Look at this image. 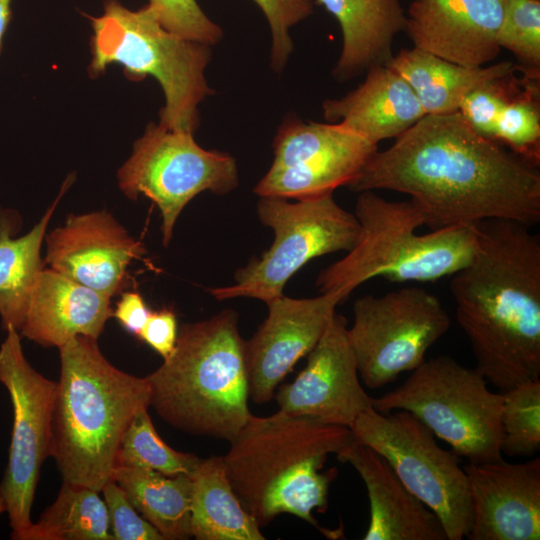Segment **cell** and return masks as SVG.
Wrapping results in <instances>:
<instances>
[{"label": "cell", "instance_id": "cell-28", "mask_svg": "<svg viewBox=\"0 0 540 540\" xmlns=\"http://www.w3.org/2000/svg\"><path fill=\"white\" fill-rule=\"evenodd\" d=\"M100 491L63 482L55 501L22 540H113Z\"/></svg>", "mask_w": 540, "mask_h": 540}, {"label": "cell", "instance_id": "cell-34", "mask_svg": "<svg viewBox=\"0 0 540 540\" xmlns=\"http://www.w3.org/2000/svg\"><path fill=\"white\" fill-rule=\"evenodd\" d=\"M147 5L160 24L179 37L208 46L223 38L222 28L204 13L196 0H149Z\"/></svg>", "mask_w": 540, "mask_h": 540}, {"label": "cell", "instance_id": "cell-25", "mask_svg": "<svg viewBox=\"0 0 540 540\" xmlns=\"http://www.w3.org/2000/svg\"><path fill=\"white\" fill-rule=\"evenodd\" d=\"M60 194L41 220L26 234L15 237L17 219L10 211L0 209V317L2 328L19 331L38 276L43 269L40 251L48 223L64 192Z\"/></svg>", "mask_w": 540, "mask_h": 540}, {"label": "cell", "instance_id": "cell-19", "mask_svg": "<svg viewBox=\"0 0 540 540\" xmlns=\"http://www.w3.org/2000/svg\"><path fill=\"white\" fill-rule=\"evenodd\" d=\"M506 0H414L405 30L414 47L447 61L482 67L501 50Z\"/></svg>", "mask_w": 540, "mask_h": 540}, {"label": "cell", "instance_id": "cell-17", "mask_svg": "<svg viewBox=\"0 0 540 540\" xmlns=\"http://www.w3.org/2000/svg\"><path fill=\"white\" fill-rule=\"evenodd\" d=\"M470 492L469 540L540 539V458L463 466Z\"/></svg>", "mask_w": 540, "mask_h": 540}, {"label": "cell", "instance_id": "cell-1", "mask_svg": "<svg viewBox=\"0 0 540 540\" xmlns=\"http://www.w3.org/2000/svg\"><path fill=\"white\" fill-rule=\"evenodd\" d=\"M347 187L408 195L432 230L540 222L539 166L478 134L458 111L424 115L377 150Z\"/></svg>", "mask_w": 540, "mask_h": 540}, {"label": "cell", "instance_id": "cell-35", "mask_svg": "<svg viewBox=\"0 0 540 540\" xmlns=\"http://www.w3.org/2000/svg\"><path fill=\"white\" fill-rule=\"evenodd\" d=\"M266 17L271 32L270 67L281 73L293 52L290 29L313 13V0H252Z\"/></svg>", "mask_w": 540, "mask_h": 540}, {"label": "cell", "instance_id": "cell-12", "mask_svg": "<svg viewBox=\"0 0 540 540\" xmlns=\"http://www.w3.org/2000/svg\"><path fill=\"white\" fill-rule=\"evenodd\" d=\"M353 314L347 339L358 374L371 389L416 369L451 325L441 301L417 286L358 298Z\"/></svg>", "mask_w": 540, "mask_h": 540}, {"label": "cell", "instance_id": "cell-40", "mask_svg": "<svg viewBox=\"0 0 540 540\" xmlns=\"http://www.w3.org/2000/svg\"><path fill=\"white\" fill-rule=\"evenodd\" d=\"M6 512H7L6 504H5L4 498H3L1 490H0V518H1L2 514L6 513Z\"/></svg>", "mask_w": 540, "mask_h": 540}, {"label": "cell", "instance_id": "cell-14", "mask_svg": "<svg viewBox=\"0 0 540 540\" xmlns=\"http://www.w3.org/2000/svg\"><path fill=\"white\" fill-rule=\"evenodd\" d=\"M378 150L341 123L287 116L273 141L274 159L254 187L260 197L306 199L348 185Z\"/></svg>", "mask_w": 540, "mask_h": 540}, {"label": "cell", "instance_id": "cell-7", "mask_svg": "<svg viewBox=\"0 0 540 540\" xmlns=\"http://www.w3.org/2000/svg\"><path fill=\"white\" fill-rule=\"evenodd\" d=\"M89 18L90 76L100 75L113 63L122 65L132 80L152 76L165 100L158 123L194 134L200 125L199 105L214 94L205 76L211 46L171 33L148 5L130 10L119 0H105L103 13Z\"/></svg>", "mask_w": 540, "mask_h": 540}, {"label": "cell", "instance_id": "cell-8", "mask_svg": "<svg viewBox=\"0 0 540 540\" xmlns=\"http://www.w3.org/2000/svg\"><path fill=\"white\" fill-rule=\"evenodd\" d=\"M502 392H493L476 369L449 356L425 360L402 385L371 399L381 413H412L452 451L471 463L502 460Z\"/></svg>", "mask_w": 540, "mask_h": 540}, {"label": "cell", "instance_id": "cell-20", "mask_svg": "<svg viewBox=\"0 0 540 540\" xmlns=\"http://www.w3.org/2000/svg\"><path fill=\"white\" fill-rule=\"evenodd\" d=\"M336 456L354 467L367 490L370 521L363 540H447L437 515L378 452L354 438Z\"/></svg>", "mask_w": 540, "mask_h": 540}, {"label": "cell", "instance_id": "cell-29", "mask_svg": "<svg viewBox=\"0 0 540 540\" xmlns=\"http://www.w3.org/2000/svg\"><path fill=\"white\" fill-rule=\"evenodd\" d=\"M201 460L194 454L170 447L159 436L146 408L139 411L128 426L116 454L115 466L145 468L167 476H192Z\"/></svg>", "mask_w": 540, "mask_h": 540}, {"label": "cell", "instance_id": "cell-23", "mask_svg": "<svg viewBox=\"0 0 540 540\" xmlns=\"http://www.w3.org/2000/svg\"><path fill=\"white\" fill-rule=\"evenodd\" d=\"M338 21L342 48L332 75L349 81L379 65L392 54L395 36L405 30L400 0H317Z\"/></svg>", "mask_w": 540, "mask_h": 540}, {"label": "cell", "instance_id": "cell-38", "mask_svg": "<svg viewBox=\"0 0 540 540\" xmlns=\"http://www.w3.org/2000/svg\"><path fill=\"white\" fill-rule=\"evenodd\" d=\"M150 312L140 294L126 292L122 294L113 315L127 332L138 337Z\"/></svg>", "mask_w": 540, "mask_h": 540}, {"label": "cell", "instance_id": "cell-18", "mask_svg": "<svg viewBox=\"0 0 540 540\" xmlns=\"http://www.w3.org/2000/svg\"><path fill=\"white\" fill-rule=\"evenodd\" d=\"M45 262L51 269L109 297L122 286L142 244L106 211L70 215L46 236Z\"/></svg>", "mask_w": 540, "mask_h": 540}, {"label": "cell", "instance_id": "cell-32", "mask_svg": "<svg viewBox=\"0 0 540 540\" xmlns=\"http://www.w3.org/2000/svg\"><path fill=\"white\" fill-rule=\"evenodd\" d=\"M497 42L520 70L540 72V0H506Z\"/></svg>", "mask_w": 540, "mask_h": 540}, {"label": "cell", "instance_id": "cell-27", "mask_svg": "<svg viewBox=\"0 0 540 540\" xmlns=\"http://www.w3.org/2000/svg\"><path fill=\"white\" fill-rule=\"evenodd\" d=\"M112 480L165 540L191 537L192 476H167L130 466H115Z\"/></svg>", "mask_w": 540, "mask_h": 540}, {"label": "cell", "instance_id": "cell-9", "mask_svg": "<svg viewBox=\"0 0 540 540\" xmlns=\"http://www.w3.org/2000/svg\"><path fill=\"white\" fill-rule=\"evenodd\" d=\"M257 214L273 230L274 241L237 270L232 285L209 289L217 300L246 297L268 303L283 295L288 280L312 259L349 251L359 232L355 214L342 208L333 193L295 202L260 197Z\"/></svg>", "mask_w": 540, "mask_h": 540}, {"label": "cell", "instance_id": "cell-33", "mask_svg": "<svg viewBox=\"0 0 540 540\" xmlns=\"http://www.w3.org/2000/svg\"><path fill=\"white\" fill-rule=\"evenodd\" d=\"M516 73L484 82L460 102L458 112L481 136L495 141L497 120L522 86V76L517 77Z\"/></svg>", "mask_w": 540, "mask_h": 540}, {"label": "cell", "instance_id": "cell-37", "mask_svg": "<svg viewBox=\"0 0 540 540\" xmlns=\"http://www.w3.org/2000/svg\"><path fill=\"white\" fill-rule=\"evenodd\" d=\"M178 336L177 319L173 311H151L138 338L149 345L163 359L173 352Z\"/></svg>", "mask_w": 540, "mask_h": 540}, {"label": "cell", "instance_id": "cell-39", "mask_svg": "<svg viewBox=\"0 0 540 540\" xmlns=\"http://www.w3.org/2000/svg\"><path fill=\"white\" fill-rule=\"evenodd\" d=\"M13 0H0V50L2 40L11 20V4Z\"/></svg>", "mask_w": 540, "mask_h": 540}, {"label": "cell", "instance_id": "cell-13", "mask_svg": "<svg viewBox=\"0 0 540 540\" xmlns=\"http://www.w3.org/2000/svg\"><path fill=\"white\" fill-rule=\"evenodd\" d=\"M0 345V383L13 407V425L0 490L4 498L11 539L22 540L32 525L31 509L42 464L50 457L52 417L57 382L36 371L26 359L21 335L6 330Z\"/></svg>", "mask_w": 540, "mask_h": 540}, {"label": "cell", "instance_id": "cell-36", "mask_svg": "<svg viewBox=\"0 0 540 540\" xmlns=\"http://www.w3.org/2000/svg\"><path fill=\"white\" fill-rule=\"evenodd\" d=\"M100 493L106 504L113 540H164L134 508L116 482H107Z\"/></svg>", "mask_w": 540, "mask_h": 540}, {"label": "cell", "instance_id": "cell-15", "mask_svg": "<svg viewBox=\"0 0 540 540\" xmlns=\"http://www.w3.org/2000/svg\"><path fill=\"white\" fill-rule=\"evenodd\" d=\"M307 357L294 381L274 395L279 411L349 428L362 411L373 407L359 381L343 316H332Z\"/></svg>", "mask_w": 540, "mask_h": 540}, {"label": "cell", "instance_id": "cell-3", "mask_svg": "<svg viewBox=\"0 0 540 540\" xmlns=\"http://www.w3.org/2000/svg\"><path fill=\"white\" fill-rule=\"evenodd\" d=\"M354 439L349 428L281 411L251 415L222 456L229 481L260 527L282 513L317 527L313 511L327 509L337 469L327 457Z\"/></svg>", "mask_w": 540, "mask_h": 540}, {"label": "cell", "instance_id": "cell-4", "mask_svg": "<svg viewBox=\"0 0 540 540\" xmlns=\"http://www.w3.org/2000/svg\"><path fill=\"white\" fill-rule=\"evenodd\" d=\"M97 340L77 336L59 347L50 457L63 482L101 491L128 426L150 407L151 388L146 376L112 365Z\"/></svg>", "mask_w": 540, "mask_h": 540}, {"label": "cell", "instance_id": "cell-30", "mask_svg": "<svg viewBox=\"0 0 540 540\" xmlns=\"http://www.w3.org/2000/svg\"><path fill=\"white\" fill-rule=\"evenodd\" d=\"M522 86L504 107L496 124L495 141L540 165V73L520 72Z\"/></svg>", "mask_w": 540, "mask_h": 540}, {"label": "cell", "instance_id": "cell-2", "mask_svg": "<svg viewBox=\"0 0 540 540\" xmlns=\"http://www.w3.org/2000/svg\"><path fill=\"white\" fill-rule=\"evenodd\" d=\"M476 227V252L450 290L475 368L505 392L540 379V236L509 220Z\"/></svg>", "mask_w": 540, "mask_h": 540}, {"label": "cell", "instance_id": "cell-16", "mask_svg": "<svg viewBox=\"0 0 540 540\" xmlns=\"http://www.w3.org/2000/svg\"><path fill=\"white\" fill-rule=\"evenodd\" d=\"M343 300L338 293L303 299L283 294L266 303V319L245 342L249 397L255 403L272 400L294 365L315 347Z\"/></svg>", "mask_w": 540, "mask_h": 540}, {"label": "cell", "instance_id": "cell-22", "mask_svg": "<svg viewBox=\"0 0 540 540\" xmlns=\"http://www.w3.org/2000/svg\"><path fill=\"white\" fill-rule=\"evenodd\" d=\"M356 89L322 103L325 119L377 144L396 138L425 114L409 84L386 65L372 67Z\"/></svg>", "mask_w": 540, "mask_h": 540}, {"label": "cell", "instance_id": "cell-21", "mask_svg": "<svg viewBox=\"0 0 540 540\" xmlns=\"http://www.w3.org/2000/svg\"><path fill=\"white\" fill-rule=\"evenodd\" d=\"M109 296L49 268L42 269L19 333L44 347L77 336L98 339L112 316Z\"/></svg>", "mask_w": 540, "mask_h": 540}, {"label": "cell", "instance_id": "cell-5", "mask_svg": "<svg viewBox=\"0 0 540 540\" xmlns=\"http://www.w3.org/2000/svg\"><path fill=\"white\" fill-rule=\"evenodd\" d=\"M146 377L150 406L183 432L230 442L252 415L245 341L231 309L184 324L171 355Z\"/></svg>", "mask_w": 540, "mask_h": 540}, {"label": "cell", "instance_id": "cell-6", "mask_svg": "<svg viewBox=\"0 0 540 540\" xmlns=\"http://www.w3.org/2000/svg\"><path fill=\"white\" fill-rule=\"evenodd\" d=\"M359 232L353 247L323 269L320 293L344 299L376 277L393 282H432L465 267L477 249V227L451 226L417 233L425 225L411 201H389L375 191L359 192L355 212Z\"/></svg>", "mask_w": 540, "mask_h": 540}, {"label": "cell", "instance_id": "cell-31", "mask_svg": "<svg viewBox=\"0 0 540 540\" xmlns=\"http://www.w3.org/2000/svg\"><path fill=\"white\" fill-rule=\"evenodd\" d=\"M502 393L501 453L532 456L540 449V379Z\"/></svg>", "mask_w": 540, "mask_h": 540}, {"label": "cell", "instance_id": "cell-24", "mask_svg": "<svg viewBox=\"0 0 540 540\" xmlns=\"http://www.w3.org/2000/svg\"><path fill=\"white\" fill-rule=\"evenodd\" d=\"M385 65L409 84L425 114L456 112L462 99L477 86L520 72V66L512 61L466 67L415 47L400 50Z\"/></svg>", "mask_w": 540, "mask_h": 540}, {"label": "cell", "instance_id": "cell-26", "mask_svg": "<svg viewBox=\"0 0 540 540\" xmlns=\"http://www.w3.org/2000/svg\"><path fill=\"white\" fill-rule=\"evenodd\" d=\"M191 537L197 540H264L229 481L222 456L201 460L192 475Z\"/></svg>", "mask_w": 540, "mask_h": 540}, {"label": "cell", "instance_id": "cell-10", "mask_svg": "<svg viewBox=\"0 0 540 540\" xmlns=\"http://www.w3.org/2000/svg\"><path fill=\"white\" fill-rule=\"evenodd\" d=\"M354 438L383 456L405 487L441 521L447 540L467 536L472 509L467 475L453 451L412 413L362 411L349 427Z\"/></svg>", "mask_w": 540, "mask_h": 540}, {"label": "cell", "instance_id": "cell-11", "mask_svg": "<svg viewBox=\"0 0 540 540\" xmlns=\"http://www.w3.org/2000/svg\"><path fill=\"white\" fill-rule=\"evenodd\" d=\"M121 191L132 200L143 195L159 209L163 244L168 245L176 220L196 195L227 194L239 184L238 167L229 153L207 150L194 134L149 123L117 173Z\"/></svg>", "mask_w": 540, "mask_h": 540}]
</instances>
